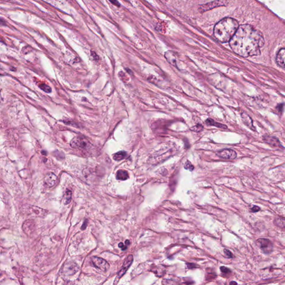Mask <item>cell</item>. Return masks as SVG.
<instances>
[{
  "label": "cell",
  "mask_w": 285,
  "mask_h": 285,
  "mask_svg": "<svg viewBox=\"0 0 285 285\" xmlns=\"http://www.w3.org/2000/svg\"><path fill=\"white\" fill-rule=\"evenodd\" d=\"M91 260L95 267L104 272H106L109 268L108 262L103 258L94 256L91 258Z\"/></svg>",
  "instance_id": "obj_6"
},
{
  "label": "cell",
  "mask_w": 285,
  "mask_h": 285,
  "mask_svg": "<svg viewBox=\"0 0 285 285\" xmlns=\"http://www.w3.org/2000/svg\"><path fill=\"white\" fill-rule=\"evenodd\" d=\"M72 199V192L71 190H66L64 197H63V203L65 205H68L70 203Z\"/></svg>",
  "instance_id": "obj_19"
},
{
  "label": "cell",
  "mask_w": 285,
  "mask_h": 285,
  "mask_svg": "<svg viewBox=\"0 0 285 285\" xmlns=\"http://www.w3.org/2000/svg\"><path fill=\"white\" fill-rule=\"evenodd\" d=\"M90 145L89 140L82 136H76L70 142V146L75 149H86Z\"/></svg>",
  "instance_id": "obj_3"
},
{
  "label": "cell",
  "mask_w": 285,
  "mask_h": 285,
  "mask_svg": "<svg viewBox=\"0 0 285 285\" xmlns=\"http://www.w3.org/2000/svg\"><path fill=\"white\" fill-rule=\"evenodd\" d=\"M238 27V22L236 20L231 18H224L215 24L214 27V36L222 43L230 42Z\"/></svg>",
  "instance_id": "obj_2"
},
{
  "label": "cell",
  "mask_w": 285,
  "mask_h": 285,
  "mask_svg": "<svg viewBox=\"0 0 285 285\" xmlns=\"http://www.w3.org/2000/svg\"><path fill=\"white\" fill-rule=\"evenodd\" d=\"M133 261V257L132 255H129L127 258L125 259L124 263L123 265V266L122 267L121 269L119 271L118 274V278H121L122 276H123L129 268V267L130 266L132 265V262Z\"/></svg>",
  "instance_id": "obj_10"
},
{
  "label": "cell",
  "mask_w": 285,
  "mask_h": 285,
  "mask_svg": "<svg viewBox=\"0 0 285 285\" xmlns=\"http://www.w3.org/2000/svg\"><path fill=\"white\" fill-rule=\"evenodd\" d=\"M27 214L33 217H43L46 214V211L33 205H28L27 207Z\"/></svg>",
  "instance_id": "obj_8"
},
{
  "label": "cell",
  "mask_w": 285,
  "mask_h": 285,
  "mask_svg": "<svg viewBox=\"0 0 285 285\" xmlns=\"http://www.w3.org/2000/svg\"><path fill=\"white\" fill-rule=\"evenodd\" d=\"M205 123L206 124L208 125H211V126H215L217 128H223V129H227V126L221 124H219L217 122H215L213 120L210 119V118H208L205 121Z\"/></svg>",
  "instance_id": "obj_17"
},
{
  "label": "cell",
  "mask_w": 285,
  "mask_h": 285,
  "mask_svg": "<svg viewBox=\"0 0 285 285\" xmlns=\"http://www.w3.org/2000/svg\"><path fill=\"white\" fill-rule=\"evenodd\" d=\"M264 44L262 34L249 25L239 26L230 41L233 52L244 57L259 55Z\"/></svg>",
  "instance_id": "obj_1"
},
{
  "label": "cell",
  "mask_w": 285,
  "mask_h": 285,
  "mask_svg": "<svg viewBox=\"0 0 285 285\" xmlns=\"http://www.w3.org/2000/svg\"><path fill=\"white\" fill-rule=\"evenodd\" d=\"M165 57L167 60L173 66H177V60L174 53L172 51H168L165 53Z\"/></svg>",
  "instance_id": "obj_14"
},
{
  "label": "cell",
  "mask_w": 285,
  "mask_h": 285,
  "mask_svg": "<svg viewBox=\"0 0 285 285\" xmlns=\"http://www.w3.org/2000/svg\"><path fill=\"white\" fill-rule=\"evenodd\" d=\"M276 62L280 66L285 68V48L281 49L278 52L276 56Z\"/></svg>",
  "instance_id": "obj_11"
},
{
  "label": "cell",
  "mask_w": 285,
  "mask_h": 285,
  "mask_svg": "<svg viewBox=\"0 0 285 285\" xmlns=\"http://www.w3.org/2000/svg\"><path fill=\"white\" fill-rule=\"evenodd\" d=\"M86 224H87V222H84V224H83V225L82 226V228H81V229H82V230H84V229H85V228H86Z\"/></svg>",
  "instance_id": "obj_31"
},
{
  "label": "cell",
  "mask_w": 285,
  "mask_h": 285,
  "mask_svg": "<svg viewBox=\"0 0 285 285\" xmlns=\"http://www.w3.org/2000/svg\"><path fill=\"white\" fill-rule=\"evenodd\" d=\"M275 224L281 228H285V219L282 218H276L274 221Z\"/></svg>",
  "instance_id": "obj_20"
},
{
  "label": "cell",
  "mask_w": 285,
  "mask_h": 285,
  "mask_svg": "<svg viewBox=\"0 0 285 285\" xmlns=\"http://www.w3.org/2000/svg\"><path fill=\"white\" fill-rule=\"evenodd\" d=\"M217 155L223 159H234L237 157L236 151L232 149H225L217 153Z\"/></svg>",
  "instance_id": "obj_9"
},
{
  "label": "cell",
  "mask_w": 285,
  "mask_h": 285,
  "mask_svg": "<svg viewBox=\"0 0 285 285\" xmlns=\"http://www.w3.org/2000/svg\"><path fill=\"white\" fill-rule=\"evenodd\" d=\"M184 168L187 170H189L190 171H192L194 169V166L190 161H187L184 164Z\"/></svg>",
  "instance_id": "obj_23"
},
{
  "label": "cell",
  "mask_w": 285,
  "mask_h": 285,
  "mask_svg": "<svg viewBox=\"0 0 285 285\" xmlns=\"http://www.w3.org/2000/svg\"><path fill=\"white\" fill-rule=\"evenodd\" d=\"M256 244L259 247L263 253L269 254L272 252L273 249V244L271 240L266 238H259L257 240Z\"/></svg>",
  "instance_id": "obj_4"
},
{
  "label": "cell",
  "mask_w": 285,
  "mask_h": 285,
  "mask_svg": "<svg viewBox=\"0 0 285 285\" xmlns=\"http://www.w3.org/2000/svg\"><path fill=\"white\" fill-rule=\"evenodd\" d=\"M57 177L55 174L53 173H50L47 174L45 177V182L49 187L53 186L56 182Z\"/></svg>",
  "instance_id": "obj_12"
},
{
  "label": "cell",
  "mask_w": 285,
  "mask_h": 285,
  "mask_svg": "<svg viewBox=\"0 0 285 285\" xmlns=\"http://www.w3.org/2000/svg\"><path fill=\"white\" fill-rule=\"evenodd\" d=\"M79 269V266L75 262H68L62 267V272L64 275L70 276L75 274Z\"/></svg>",
  "instance_id": "obj_7"
},
{
  "label": "cell",
  "mask_w": 285,
  "mask_h": 285,
  "mask_svg": "<svg viewBox=\"0 0 285 285\" xmlns=\"http://www.w3.org/2000/svg\"><path fill=\"white\" fill-rule=\"evenodd\" d=\"M116 178L118 180H125L129 178V174L126 170H119L116 173Z\"/></svg>",
  "instance_id": "obj_16"
},
{
  "label": "cell",
  "mask_w": 285,
  "mask_h": 285,
  "mask_svg": "<svg viewBox=\"0 0 285 285\" xmlns=\"http://www.w3.org/2000/svg\"><path fill=\"white\" fill-rule=\"evenodd\" d=\"M187 266L189 268H196V265L193 263H187Z\"/></svg>",
  "instance_id": "obj_30"
},
{
  "label": "cell",
  "mask_w": 285,
  "mask_h": 285,
  "mask_svg": "<svg viewBox=\"0 0 285 285\" xmlns=\"http://www.w3.org/2000/svg\"><path fill=\"white\" fill-rule=\"evenodd\" d=\"M40 89H41V90H43V91H44L45 92L47 93H51V91H52L51 88L49 86H48L47 85H46L45 84H41L40 85Z\"/></svg>",
  "instance_id": "obj_21"
},
{
  "label": "cell",
  "mask_w": 285,
  "mask_h": 285,
  "mask_svg": "<svg viewBox=\"0 0 285 285\" xmlns=\"http://www.w3.org/2000/svg\"><path fill=\"white\" fill-rule=\"evenodd\" d=\"M91 56H93V57L94 58V60H99V56L97 55V54L95 53V52L94 51H91Z\"/></svg>",
  "instance_id": "obj_28"
},
{
  "label": "cell",
  "mask_w": 285,
  "mask_h": 285,
  "mask_svg": "<svg viewBox=\"0 0 285 285\" xmlns=\"http://www.w3.org/2000/svg\"><path fill=\"white\" fill-rule=\"evenodd\" d=\"M220 269L222 271V272L224 273V274H228V273L231 272V270L229 268H228L227 267L222 266V267H220Z\"/></svg>",
  "instance_id": "obj_25"
},
{
  "label": "cell",
  "mask_w": 285,
  "mask_h": 285,
  "mask_svg": "<svg viewBox=\"0 0 285 285\" xmlns=\"http://www.w3.org/2000/svg\"><path fill=\"white\" fill-rule=\"evenodd\" d=\"M1 25H6L5 21H3V19L2 18H1Z\"/></svg>",
  "instance_id": "obj_32"
},
{
  "label": "cell",
  "mask_w": 285,
  "mask_h": 285,
  "mask_svg": "<svg viewBox=\"0 0 285 285\" xmlns=\"http://www.w3.org/2000/svg\"><path fill=\"white\" fill-rule=\"evenodd\" d=\"M233 284H234V285H237V283L236 282H234V281H232V282H230V285H233Z\"/></svg>",
  "instance_id": "obj_34"
},
{
  "label": "cell",
  "mask_w": 285,
  "mask_h": 285,
  "mask_svg": "<svg viewBox=\"0 0 285 285\" xmlns=\"http://www.w3.org/2000/svg\"><path fill=\"white\" fill-rule=\"evenodd\" d=\"M113 5H115L117 7H120V3L117 1V0H109Z\"/></svg>",
  "instance_id": "obj_27"
},
{
  "label": "cell",
  "mask_w": 285,
  "mask_h": 285,
  "mask_svg": "<svg viewBox=\"0 0 285 285\" xmlns=\"http://www.w3.org/2000/svg\"><path fill=\"white\" fill-rule=\"evenodd\" d=\"M224 253L226 254V255L228 257H229V258H233V256L232 253L230 251H229L228 249H224Z\"/></svg>",
  "instance_id": "obj_24"
},
{
  "label": "cell",
  "mask_w": 285,
  "mask_h": 285,
  "mask_svg": "<svg viewBox=\"0 0 285 285\" xmlns=\"http://www.w3.org/2000/svg\"><path fill=\"white\" fill-rule=\"evenodd\" d=\"M259 210H260V208L258 206H256V205H255L252 208H251V211L252 212H258Z\"/></svg>",
  "instance_id": "obj_26"
},
{
  "label": "cell",
  "mask_w": 285,
  "mask_h": 285,
  "mask_svg": "<svg viewBox=\"0 0 285 285\" xmlns=\"http://www.w3.org/2000/svg\"><path fill=\"white\" fill-rule=\"evenodd\" d=\"M34 222L32 220H27L25 221L23 224V230L27 234H29L33 231L34 229Z\"/></svg>",
  "instance_id": "obj_13"
},
{
  "label": "cell",
  "mask_w": 285,
  "mask_h": 285,
  "mask_svg": "<svg viewBox=\"0 0 285 285\" xmlns=\"http://www.w3.org/2000/svg\"><path fill=\"white\" fill-rule=\"evenodd\" d=\"M129 244H130V242H129V240H126V241H125V244H126V246H128V245H129Z\"/></svg>",
  "instance_id": "obj_33"
},
{
  "label": "cell",
  "mask_w": 285,
  "mask_h": 285,
  "mask_svg": "<svg viewBox=\"0 0 285 285\" xmlns=\"http://www.w3.org/2000/svg\"><path fill=\"white\" fill-rule=\"evenodd\" d=\"M126 153L124 151H120L116 153L113 155V159L116 161H120V160L124 159L126 157Z\"/></svg>",
  "instance_id": "obj_18"
},
{
  "label": "cell",
  "mask_w": 285,
  "mask_h": 285,
  "mask_svg": "<svg viewBox=\"0 0 285 285\" xmlns=\"http://www.w3.org/2000/svg\"><path fill=\"white\" fill-rule=\"evenodd\" d=\"M264 140L267 143L272 145V146H274L275 147H280V143L279 142L277 138H276L275 137L267 136H266V137L264 138Z\"/></svg>",
  "instance_id": "obj_15"
},
{
  "label": "cell",
  "mask_w": 285,
  "mask_h": 285,
  "mask_svg": "<svg viewBox=\"0 0 285 285\" xmlns=\"http://www.w3.org/2000/svg\"><path fill=\"white\" fill-rule=\"evenodd\" d=\"M118 246H119V248H120L121 249H122V250H123V251H124V250H125V249H127V246H125V245H124V244H123L122 242L119 243Z\"/></svg>",
  "instance_id": "obj_29"
},
{
  "label": "cell",
  "mask_w": 285,
  "mask_h": 285,
  "mask_svg": "<svg viewBox=\"0 0 285 285\" xmlns=\"http://www.w3.org/2000/svg\"><path fill=\"white\" fill-rule=\"evenodd\" d=\"M227 3V0H215L214 1L211 2L209 3L200 6L199 9L201 12H204L205 11L210 10L215 7H217L221 6H224Z\"/></svg>",
  "instance_id": "obj_5"
},
{
  "label": "cell",
  "mask_w": 285,
  "mask_h": 285,
  "mask_svg": "<svg viewBox=\"0 0 285 285\" xmlns=\"http://www.w3.org/2000/svg\"><path fill=\"white\" fill-rule=\"evenodd\" d=\"M203 129V127L201 124H197L190 128V130L196 132H200Z\"/></svg>",
  "instance_id": "obj_22"
}]
</instances>
